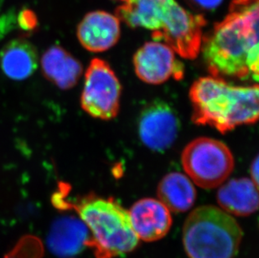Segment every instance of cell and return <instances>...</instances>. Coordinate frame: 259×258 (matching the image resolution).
I'll return each mask as SVG.
<instances>
[{
	"label": "cell",
	"instance_id": "cell-14",
	"mask_svg": "<svg viewBox=\"0 0 259 258\" xmlns=\"http://www.w3.org/2000/svg\"><path fill=\"white\" fill-rule=\"evenodd\" d=\"M257 188L251 179L231 180L218 190V204L228 214L248 217L258 209Z\"/></svg>",
	"mask_w": 259,
	"mask_h": 258
},
{
	"label": "cell",
	"instance_id": "cell-4",
	"mask_svg": "<svg viewBox=\"0 0 259 258\" xmlns=\"http://www.w3.org/2000/svg\"><path fill=\"white\" fill-rule=\"evenodd\" d=\"M242 236L237 221L213 205L194 209L184 225V246L190 258H234Z\"/></svg>",
	"mask_w": 259,
	"mask_h": 258
},
{
	"label": "cell",
	"instance_id": "cell-20",
	"mask_svg": "<svg viewBox=\"0 0 259 258\" xmlns=\"http://www.w3.org/2000/svg\"><path fill=\"white\" fill-rule=\"evenodd\" d=\"M193 8L203 10H215L222 4L223 0H186Z\"/></svg>",
	"mask_w": 259,
	"mask_h": 258
},
{
	"label": "cell",
	"instance_id": "cell-22",
	"mask_svg": "<svg viewBox=\"0 0 259 258\" xmlns=\"http://www.w3.org/2000/svg\"><path fill=\"white\" fill-rule=\"evenodd\" d=\"M118 1H121V2H124L125 0H118Z\"/></svg>",
	"mask_w": 259,
	"mask_h": 258
},
{
	"label": "cell",
	"instance_id": "cell-15",
	"mask_svg": "<svg viewBox=\"0 0 259 258\" xmlns=\"http://www.w3.org/2000/svg\"><path fill=\"white\" fill-rule=\"evenodd\" d=\"M0 66L10 79L25 80L34 73L38 66L36 49L26 39H13L0 52Z\"/></svg>",
	"mask_w": 259,
	"mask_h": 258
},
{
	"label": "cell",
	"instance_id": "cell-19",
	"mask_svg": "<svg viewBox=\"0 0 259 258\" xmlns=\"http://www.w3.org/2000/svg\"><path fill=\"white\" fill-rule=\"evenodd\" d=\"M19 24L23 29L29 30L36 26V18L29 10H24L19 16Z\"/></svg>",
	"mask_w": 259,
	"mask_h": 258
},
{
	"label": "cell",
	"instance_id": "cell-12",
	"mask_svg": "<svg viewBox=\"0 0 259 258\" xmlns=\"http://www.w3.org/2000/svg\"><path fill=\"white\" fill-rule=\"evenodd\" d=\"M77 36L88 51L105 52L119 39V20L117 16L104 11L89 13L79 24Z\"/></svg>",
	"mask_w": 259,
	"mask_h": 258
},
{
	"label": "cell",
	"instance_id": "cell-17",
	"mask_svg": "<svg viewBox=\"0 0 259 258\" xmlns=\"http://www.w3.org/2000/svg\"><path fill=\"white\" fill-rule=\"evenodd\" d=\"M158 197L169 211L181 213L192 208L196 201V191L193 183L187 176L172 172L159 182Z\"/></svg>",
	"mask_w": 259,
	"mask_h": 258
},
{
	"label": "cell",
	"instance_id": "cell-11",
	"mask_svg": "<svg viewBox=\"0 0 259 258\" xmlns=\"http://www.w3.org/2000/svg\"><path fill=\"white\" fill-rule=\"evenodd\" d=\"M90 240V232L84 222L76 217L66 216L52 223L47 242L55 256L69 258L83 251Z\"/></svg>",
	"mask_w": 259,
	"mask_h": 258
},
{
	"label": "cell",
	"instance_id": "cell-10",
	"mask_svg": "<svg viewBox=\"0 0 259 258\" xmlns=\"http://www.w3.org/2000/svg\"><path fill=\"white\" fill-rule=\"evenodd\" d=\"M128 213L133 230L138 238L147 242L164 238L172 226L170 211L155 199L144 198L139 200Z\"/></svg>",
	"mask_w": 259,
	"mask_h": 258
},
{
	"label": "cell",
	"instance_id": "cell-21",
	"mask_svg": "<svg viewBox=\"0 0 259 258\" xmlns=\"http://www.w3.org/2000/svg\"><path fill=\"white\" fill-rule=\"evenodd\" d=\"M258 157H256L251 166V176H252V181L257 187H258Z\"/></svg>",
	"mask_w": 259,
	"mask_h": 258
},
{
	"label": "cell",
	"instance_id": "cell-7",
	"mask_svg": "<svg viewBox=\"0 0 259 258\" xmlns=\"http://www.w3.org/2000/svg\"><path fill=\"white\" fill-rule=\"evenodd\" d=\"M205 23L203 16L191 14L176 2L161 28L152 35L156 40H164L181 57L195 59L201 51Z\"/></svg>",
	"mask_w": 259,
	"mask_h": 258
},
{
	"label": "cell",
	"instance_id": "cell-8",
	"mask_svg": "<svg viewBox=\"0 0 259 258\" xmlns=\"http://www.w3.org/2000/svg\"><path fill=\"white\" fill-rule=\"evenodd\" d=\"M181 122L175 110L168 103L157 100L140 114L139 134L143 144L151 150L164 152L178 136Z\"/></svg>",
	"mask_w": 259,
	"mask_h": 258
},
{
	"label": "cell",
	"instance_id": "cell-9",
	"mask_svg": "<svg viewBox=\"0 0 259 258\" xmlns=\"http://www.w3.org/2000/svg\"><path fill=\"white\" fill-rule=\"evenodd\" d=\"M134 65L138 77L149 84H161L171 76L176 80L183 77V65L176 60L173 50L161 42L144 44L135 53Z\"/></svg>",
	"mask_w": 259,
	"mask_h": 258
},
{
	"label": "cell",
	"instance_id": "cell-5",
	"mask_svg": "<svg viewBox=\"0 0 259 258\" xmlns=\"http://www.w3.org/2000/svg\"><path fill=\"white\" fill-rule=\"evenodd\" d=\"M184 169L199 187L210 190L225 182L234 168V158L225 144L210 138L194 139L181 155Z\"/></svg>",
	"mask_w": 259,
	"mask_h": 258
},
{
	"label": "cell",
	"instance_id": "cell-16",
	"mask_svg": "<svg viewBox=\"0 0 259 258\" xmlns=\"http://www.w3.org/2000/svg\"><path fill=\"white\" fill-rule=\"evenodd\" d=\"M41 67L44 76L63 90L73 88L82 73L81 63L58 46L45 52Z\"/></svg>",
	"mask_w": 259,
	"mask_h": 258
},
{
	"label": "cell",
	"instance_id": "cell-13",
	"mask_svg": "<svg viewBox=\"0 0 259 258\" xmlns=\"http://www.w3.org/2000/svg\"><path fill=\"white\" fill-rule=\"evenodd\" d=\"M175 0H125L117 8V17L133 28L158 30L169 15Z\"/></svg>",
	"mask_w": 259,
	"mask_h": 258
},
{
	"label": "cell",
	"instance_id": "cell-3",
	"mask_svg": "<svg viewBox=\"0 0 259 258\" xmlns=\"http://www.w3.org/2000/svg\"><path fill=\"white\" fill-rule=\"evenodd\" d=\"M73 208L92 234L88 246L97 258H113L134 251L140 242L133 230L130 213L113 199L88 197Z\"/></svg>",
	"mask_w": 259,
	"mask_h": 258
},
{
	"label": "cell",
	"instance_id": "cell-2",
	"mask_svg": "<svg viewBox=\"0 0 259 258\" xmlns=\"http://www.w3.org/2000/svg\"><path fill=\"white\" fill-rule=\"evenodd\" d=\"M196 124L209 125L226 134L258 119V87H236L220 77L196 80L190 91Z\"/></svg>",
	"mask_w": 259,
	"mask_h": 258
},
{
	"label": "cell",
	"instance_id": "cell-18",
	"mask_svg": "<svg viewBox=\"0 0 259 258\" xmlns=\"http://www.w3.org/2000/svg\"><path fill=\"white\" fill-rule=\"evenodd\" d=\"M44 246L41 240L34 236H25L4 258H42Z\"/></svg>",
	"mask_w": 259,
	"mask_h": 258
},
{
	"label": "cell",
	"instance_id": "cell-6",
	"mask_svg": "<svg viewBox=\"0 0 259 258\" xmlns=\"http://www.w3.org/2000/svg\"><path fill=\"white\" fill-rule=\"evenodd\" d=\"M122 87L113 69L106 61L93 59L85 75L81 104L92 117L113 119L119 111Z\"/></svg>",
	"mask_w": 259,
	"mask_h": 258
},
{
	"label": "cell",
	"instance_id": "cell-1",
	"mask_svg": "<svg viewBox=\"0 0 259 258\" xmlns=\"http://www.w3.org/2000/svg\"><path fill=\"white\" fill-rule=\"evenodd\" d=\"M203 57L214 77L258 80V0H234L227 17L202 39Z\"/></svg>",
	"mask_w": 259,
	"mask_h": 258
}]
</instances>
